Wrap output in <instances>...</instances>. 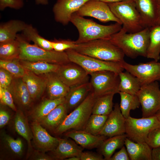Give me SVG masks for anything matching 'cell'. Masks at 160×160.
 <instances>
[{"mask_svg": "<svg viewBox=\"0 0 160 160\" xmlns=\"http://www.w3.org/2000/svg\"><path fill=\"white\" fill-rule=\"evenodd\" d=\"M145 28L156 25L159 5L155 0H134Z\"/></svg>", "mask_w": 160, "mask_h": 160, "instance_id": "ac0fdd59", "label": "cell"}, {"mask_svg": "<svg viewBox=\"0 0 160 160\" xmlns=\"http://www.w3.org/2000/svg\"><path fill=\"white\" fill-rule=\"evenodd\" d=\"M24 5V0H0V10L1 11L7 7L19 9L23 8Z\"/></svg>", "mask_w": 160, "mask_h": 160, "instance_id": "7bdbcfd3", "label": "cell"}, {"mask_svg": "<svg viewBox=\"0 0 160 160\" xmlns=\"http://www.w3.org/2000/svg\"><path fill=\"white\" fill-rule=\"evenodd\" d=\"M70 22L79 32L78 38L75 41L77 44L96 39L109 40L113 34L122 28L121 25L117 23L108 25H102L91 19L85 18L76 12L72 15Z\"/></svg>", "mask_w": 160, "mask_h": 160, "instance_id": "7a4b0ae2", "label": "cell"}, {"mask_svg": "<svg viewBox=\"0 0 160 160\" xmlns=\"http://www.w3.org/2000/svg\"><path fill=\"white\" fill-rule=\"evenodd\" d=\"M80 160H103V156L100 153L92 151L82 152L80 156Z\"/></svg>", "mask_w": 160, "mask_h": 160, "instance_id": "bcb514c9", "label": "cell"}, {"mask_svg": "<svg viewBox=\"0 0 160 160\" xmlns=\"http://www.w3.org/2000/svg\"><path fill=\"white\" fill-rule=\"evenodd\" d=\"M65 135L73 139L84 148H98L107 137L100 135H94L84 130H72L66 132Z\"/></svg>", "mask_w": 160, "mask_h": 160, "instance_id": "e0dca14e", "label": "cell"}, {"mask_svg": "<svg viewBox=\"0 0 160 160\" xmlns=\"http://www.w3.org/2000/svg\"><path fill=\"white\" fill-rule=\"evenodd\" d=\"M73 49L103 60L117 62L124 60L125 55L122 51L109 40L96 39L77 44Z\"/></svg>", "mask_w": 160, "mask_h": 160, "instance_id": "277c9868", "label": "cell"}, {"mask_svg": "<svg viewBox=\"0 0 160 160\" xmlns=\"http://www.w3.org/2000/svg\"><path fill=\"white\" fill-rule=\"evenodd\" d=\"M145 142L152 149L160 147V127L154 129L148 134Z\"/></svg>", "mask_w": 160, "mask_h": 160, "instance_id": "b9f144b4", "label": "cell"}, {"mask_svg": "<svg viewBox=\"0 0 160 160\" xmlns=\"http://www.w3.org/2000/svg\"></svg>", "mask_w": 160, "mask_h": 160, "instance_id": "6f0895ef", "label": "cell"}, {"mask_svg": "<svg viewBox=\"0 0 160 160\" xmlns=\"http://www.w3.org/2000/svg\"><path fill=\"white\" fill-rule=\"evenodd\" d=\"M160 25V5H159L158 10L157 18L156 25Z\"/></svg>", "mask_w": 160, "mask_h": 160, "instance_id": "f5cc1de1", "label": "cell"}, {"mask_svg": "<svg viewBox=\"0 0 160 160\" xmlns=\"http://www.w3.org/2000/svg\"><path fill=\"white\" fill-rule=\"evenodd\" d=\"M96 98L91 91L84 100L67 115L61 124L54 131V132L61 134L69 130H84L92 114Z\"/></svg>", "mask_w": 160, "mask_h": 160, "instance_id": "5b68a950", "label": "cell"}, {"mask_svg": "<svg viewBox=\"0 0 160 160\" xmlns=\"http://www.w3.org/2000/svg\"><path fill=\"white\" fill-rule=\"evenodd\" d=\"M36 4L37 5H46L49 4L48 0H35Z\"/></svg>", "mask_w": 160, "mask_h": 160, "instance_id": "f907efd6", "label": "cell"}, {"mask_svg": "<svg viewBox=\"0 0 160 160\" xmlns=\"http://www.w3.org/2000/svg\"><path fill=\"white\" fill-rule=\"evenodd\" d=\"M152 160H160V147L152 148Z\"/></svg>", "mask_w": 160, "mask_h": 160, "instance_id": "681fc988", "label": "cell"}, {"mask_svg": "<svg viewBox=\"0 0 160 160\" xmlns=\"http://www.w3.org/2000/svg\"><path fill=\"white\" fill-rule=\"evenodd\" d=\"M67 113L64 103L60 104L39 123L43 127L54 131L62 123L67 116Z\"/></svg>", "mask_w": 160, "mask_h": 160, "instance_id": "484cf974", "label": "cell"}, {"mask_svg": "<svg viewBox=\"0 0 160 160\" xmlns=\"http://www.w3.org/2000/svg\"><path fill=\"white\" fill-rule=\"evenodd\" d=\"M0 101L1 105L7 106L15 112L17 111L12 96L7 88L0 87Z\"/></svg>", "mask_w": 160, "mask_h": 160, "instance_id": "60d3db41", "label": "cell"}, {"mask_svg": "<svg viewBox=\"0 0 160 160\" xmlns=\"http://www.w3.org/2000/svg\"><path fill=\"white\" fill-rule=\"evenodd\" d=\"M89 75L91 91L96 98L108 94L119 93V73L104 71L92 73Z\"/></svg>", "mask_w": 160, "mask_h": 160, "instance_id": "9c48e42d", "label": "cell"}, {"mask_svg": "<svg viewBox=\"0 0 160 160\" xmlns=\"http://www.w3.org/2000/svg\"><path fill=\"white\" fill-rule=\"evenodd\" d=\"M119 93L120 97V109L122 115L126 119L130 116V111L139 108L140 104L136 95L122 92Z\"/></svg>", "mask_w": 160, "mask_h": 160, "instance_id": "d590c367", "label": "cell"}, {"mask_svg": "<svg viewBox=\"0 0 160 160\" xmlns=\"http://www.w3.org/2000/svg\"><path fill=\"white\" fill-rule=\"evenodd\" d=\"M155 115L156 117L158 119L160 122V108L156 113Z\"/></svg>", "mask_w": 160, "mask_h": 160, "instance_id": "11a10c76", "label": "cell"}, {"mask_svg": "<svg viewBox=\"0 0 160 160\" xmlns=\"http://www.w3.org/2000/svg\"><path fill=\"white\" fill-rule=\"evenodd\" d=\"M149 43L146 57L158 61L160 59V25L149 28Z\"/></svg>", "mask_w": 160, "mask_h": 160, "instance_id": "1f68e13d", "label": "cell"}, {"mask_svg": "<svg viewBox=\"0 0 160 160\" xmlns=\"http://www.w3.org/2000/svg\"><path fill=\"white\" fill-rule=\"evenodd\" d=\"M20 62L25 70L39 75L56 72L60 65L44 61H31L20 59Z\"/></svg>", "mask_w": 160, "mask_h": 160, "instance_id": "f546056e", "label": "cell"}, {"mask_svg": "<svg viewBox=\"0 0 160 160\" xmlns=\"http://www.w3.org/2000/svg\"><path fill=\"white\" fill-rule=\"evenodd\" d=\"M65 160H80V158L79 156H74L68 158Z\"/></svg>", "mask_w": 160, "mask_h": 160, "instance_id": "db71d44e", "label": "cell"}, {"mask_svg": "<svg viewBox=\"0 0 160 160\" xmlns=\"http://www.w3.org/2000/svg\"><path fill=\"white\" fill-rule=\"evenodd\" d=\"M65 52L70 61L81 66L89 75L92 73L104 71L119 73L124 70L120 62L101 60L81 54L72 49Z\"/></svg>", "mask_w": 160, "mask_h": 160, "instance_id": "52a82bcc", "label": "cell"}, {"mask_svg": "<svg viewBox=\"0 0 160 160\" xmlns=\"http://www.w3.org/2000/svg\"><path fill=\"white\" fill-rule=\"evenodd\" d=\"M45 153L38 150L35 151L32 154L30 159L34 160H52L54 159L52 156L46 154Z\"/></svg>", "mask_w": 160, "mask_h": 160, "instance_id": "c3c4849f", "label": "cell"}, {"mask_svg": "<svg viewBox=\"0 0 160 160\" xmlns=\"http://www.w3.org/2000/svg\"><path fill=\"white\" fill-rule=\"evenodd\" d=\"M160 127V122L153 116L136 118L129 116L126 119L125 134L127 137L136 142H145L148 134Z\"/></svg>", "mask_w": 160, "mask_h": 160, "instance_id": "ba28073f", "label": "cell"}, {"mask_svg": "<svg viewBox=\"0 0 160 160\" xmlns=\"http://www.w3.org/2000/svg\"><path fill=\"white\" fill-rule=\"evenodd\" d=\"M27 24L18 20H12L0 24V43L15 40L17 33L22 32Z\"/></svg>", "mask_w": 160, "mask_h": 160, "instance_id": "d4e9b609", "label": "cell"}, {"mask_svg": "<svg viewBox=\"0 0 160 160\" xmlns=\"http://www.w3.org/2000/svg\"><path fill=\"white\" fill-rule=\"evenodd\" d=\"M22 32V35L28 41H32L34 44L44 49L53 50L51 41L47 40L40 36L37 29L32 25L27 24Z\"/></svg>", "mask_w": 160, "mask_h": 160, "instance_id": "d6a6232c", "label": "cell"}, {"mask_svg": "<svg viewBox=\"0 0 160 160\" xmlns=\"http://www.w3.org/2000/svg\"><path fill=\"white\" fill-rule=\"evenodd\" d=\"M20 49L19 42L16 39L0 43V59H19Z\"/></svg>", "mask_w": 160, "mask_h": 160, "instance_id": "8d00e7d4", "label": "cell"}, {"mask_svg": "<svg viewBox=\"0 0 160 160\" xmlns=\"http://www.w3.org/2000/svg\"><path fill=\"white\" fill-rule=\"evenodd\" d=\"M127 137L125 133L105 140L98 148L99 153L103 156L104 160H110L115 151L124 146Z\"/></svg>", "mask_w": 160, "mask_h": 160, "instance_id": "4316f807", "label": "cell"}, {"mask_svg": "<svg viewBox=\"0 0 160 160\" xmlns=\"http://www.w3.org/2000/svg\"><path fill=\"white\" fill-rule=\"evenodd\" d=\"M65 97L43 100L31 111L30 117L33 121L39 122L57 105L64 103Z\"/></svg>", "mask_w": 160, "mask_h": 160, "instance_id": "83f0119b", "label": "cell"}, {"mask_svg": "<svg viewBox=\"0 0 160 160\" xmlns=\"http://www.w3.org/2000/svg\"><path fill=\"white\" fill-rule=\"evenodd\" d=\"M130 160L126 148L123 146L121 149L112 156L110 160Z\"/></svg>", "mask_w": 160, "mask_h": 160, "instance_id": "7dc6e473", "label": "cell"}, {"mask_svg": "<svg viewBox=\"0 0 160 160\" xmlns=\"http://www.w3.org/2000/svg\"><path fill=\"white\" fill-rule=\"evenodd\" d=\"M159 5H160V0H155Z\"/></svg>", "mask_w": 160, "mask_h": 160, "instance_id": "9f6ffc18", "label": "cell"}, {"mask_svg": "<svg viewBox=\"0 0 160 160\" xmlns=\"http://www.w3.org/2000/svg\"><path fill=\"white\" fill-rule=\"evenodd\" d=\"M7 89L11 92L14 102L17 105L25 109L30 106L33 100L22 78H14Z\"/></svg>", "mask_w": 160, "mask_h": 160, "instance_id": "d6986e66", "label": "cell"}, {"mask_svg": "<svg viewBox=\"0 0 160 160\" xmlns=\"http://www.w3.org/2000/svg\"><path fill=\"white\" fill-rule=\"evenodd\" d=\"M53 49L58 52H63L70 49H74L77 44L75 41L67 39H57L51 40Z\"/></svg>", "mask_w": 160, "mask_h": 160, "instance_id": "ab89813d", "label": "cell"}, {"mask_svg": "<svg viewBox=\"0 0 160 160\" xmlns=\"http://www.w3.org/2000/svg\"><path fill=\"white\" fill-rule=\"evenodd\" d=\"M89 0H57L52 8L55 21L63 25L70 22L72 15Z\"/></svg>", "mask_w": 160, "mask_h": 160, "instance_id": "5bb4252c", "label": "cell"}, {"mask_svg": "<svg viewBox=\"0 0 160 160\" xmlns=\"http://www.w3.org/2000/svg\"><path fill=\"white\" fill-rule=\"evenodd\" d=\"M125 121L126 119L121 112L119 105L116 103L99 135L108 138L125 134Z\"/></svg>", "mask_w": 160, "mask_h": 160, "instance_id": "9a60e30c", "label": "cell"}, {"mask_svg": "<svg viewBox=\"0 0 160 160\" xmlns=\"http://www.w3.org/2000/svg\"><path fill=\"white\" fill-rule=\"evenodd\" d=\"M124 145L130 160H152V148L145 142H135L127 137Z\"/></svg>", "mask_w": 160, "mask_h": 160, "instance_id": "cb8c5ba5", "label": "cell"}, {"mask_svg": "<svg viewBox=\"0 0 160 160\" xmlns=\"http://www.w3.org/2000/svg\"><path fill=\"white\" fill-rule=\"evenodd\" d=\"M1 141L7 150L14 156L20 157L23 152V142L20 138L14 139L4 131L0 133Z\"/></svg>", "mask_w": 160, "mask_h": 160, "instance_id": "836d02e7", "label": "cell"}, {"mask_svg": "<svg viewBox=\"0 0 160 160\" xmlns=\"http://www.w3.org/2000/svg\"><path fill=\"white\" fill-rule=\"evenodd\" d=\"M108 116L92 114L84 130L93 135H99L105 124Z\"/></svg>", "mask_w": 160, "mask_h": 160, "instance_id": "74e56055", "label": "cell"}, {"mask_svg": "<svg viewBox=\"0 0 160 160\" xmlns=\"http://www.w3.org/2000/svg\"><path fill=\"white\" fill-rule=\"evenodd\" d=\"M83 149L73 140L58 138V145L51 151V156L56 160H65L74 156L80 157Z\"/></svg>", "mask_w": 160, "mask_h": 160, "instance_id": "ffe728a7", "label": "cell"}, {"mask_svg": "<svg viewBox=\"0 0 160 160\" xmlns=\"http://www.w3.org/2000/svg\"><path fill=\"white\" fill-rule=\"evenodd\" d=\"M14 78L13 75L5 69L0 68V87L7 88Z\"/></svg>", "mask_w": 160, "mask_h": 160, "instance_id": "ee69618b", "label": "cell"}, {"mask_svg": "<svg viewBox=\"0 0 160 160\" xmlns=\"http://www.w3.org/2000/svg\"><path fill=\"white\" fill-rule=\"evenodd\" d=\"M44 75L47 79L46 89L49 98L56 99L65 97L70 88L61 81L55 72Z\"/></svg>", "mask_w": 160, "mask_h": 160, "instance_id": "603a6c76", "label": "cell"}, {"mask_svg": "<svg viewBox=\"0 0 160 160\" xmlns=\"http://www.w3.org/2000/svg\"><path fill=\"white\" fill-rule=\"evenodd\" d=\"M22 78L33 100L39 98L46 89L47 81L45 76H41L25 70Z\"/></svg>", "mask_w": 160, "mask_h": 160, "instance_id": "7402d4cb", "label": "cell"}, {"mask_svg": "<svg viewBox=\"0 0 160 160\" xmlns=\"http://www.w3.org/2000/svg\"><path fill=\"white\" fill-rule=\"evenodd\" d=\"M14 124L16 132L27 142L28 150L30 152L31 150V140L33 139V134L27 118L20 109L17 110L16 112Z\"/></svg>", "mask_w": 160, "mask_h": 160, "instance_id": "f1b7e54d", "label": "cell"}, {"mask_svg": "<svg viewBox=\"0 0 160 160\" xmlns=\"http://www.w3.org/2000/svg\"><path fill=\"white\" fill-rule=\"evenodd\" d=\"M114 93L104 95L97 98L92 114L108 116L113 110Z\"/></svg>", "mask_w": 160, "mask_h": 160, "instance_id": "e575fe53", "label": "cell"}, {"mask_svg": "<svg viewBox=\"0 0 160 160\" xmlns=\"http://www.w3.org/2000/svg\"><path fill=\"white\" fill-rule=\"evenodd\" d=\"M90 82L70 88L65 97L64 104L68 111L71 112L79 106L91 91Z\"/></svg>", "mask_w": 160, "mask_h": 160, "instance_id": "44dd1931", "label": "cell"}, {"mask_svg": "<svg viewBox=\"0 0 160 160\" xmlns=\"http://www.w3.org/2000/svg\"><path fill=\"white\" fill-rule=\"evenodd\" d=\"M107 4L117 2L122 0H96Z\"/></svg>", "mask_w": 160, "mask_h": 160, "instance_id": "816d5d0a", "label": "cell"}, {"mask_svg": "<svg viewBox=\"0 0 160 160\" xmlns=\"http://www.w3.org/2000/svg\"><path fill=\"white\" fill-rule=\"evenodd\" d=\"M119 76L120 80L119 92L136 95L142 87L138 79L127 71L120 72Z\"/></svg>", "mask_w": 160, "mask_h": 160, "instance_id": "4dcf8cb0", "label": "cell"}, {"mask_svg": "<svg viewBox=\"0 0 160 160\" xmlns=\"http://www.w3.org/2000/svg\"><path fill=\"white\" fill-rule=\"evenodd\" d=\"M107 4L128 33L137 32L145 28L136 8L134 0H122Z\"/></svg>", "mask_w": 160, "mask_h": 160, "instance_id": "8992f818", "label": "cell"}, {"mask_svg": "<svg viewBox=\"0 0 160 160\" xmlns=\"http://www.w3.org/2000/svg\"><path fill=\"white\" fill-rule=\"evenodd\" d=\"M1 104L0 108V128H2L7 125L11 119L9 112Z\"/></svg>", "mask_w": 160, "mask_h": 160, "instance_id": "f6af8a7d", "label": "cell"}, {"mask_svg": "<svg viewBox=\"0 0 160 160\" xmlns=\"http://www.w3.org/2000/svg\"><path fill=\"white\" fill-rule=\"evenodd\" d=\"M55 73L70 88L89 82V75L81 66L71 62L60 65Z\"/></svg>", "mask_w": 160, "mask_h": 160, "instance_id": "4fadbf2b", "label": "cell"}, {"mask_svg": "<svg viewBox=\"0 0 160 160\" xmlns=\"http://www.w3.org/2000/svg\"><path fill=\"white\" fill-rule=\"evenodd\" d=\"M120 63L124 70L138 79L142 86L160 81V62L154 60L134 65L124 60Z\"/></svg>", "mask_w": 160, "mask_h": 160, "instance_id": "8fae6325", "label": "cell"}, {"mask_svg": "<svg viewBox=\"0 0 160 160\" xmlns=\"http://www.w3.org/2000/svg\"><path fill=\"white\" fill-rule=\"evenodd\" d=\"M31 128L33 142L38 150L44 152L51 151L57 146L58 138L51 136L39 122L33 121Z\"/></svg>", "mask_w": 160, "mask_h": 160, "instance_id": "2e32d148", "label": "cell"}, {"mask_svg": "<svg viewBox=\"0 0 160 160\" xmlns=\"http://www.w3.org/2000/svg\"><path fill=\"white\" fill-rule=\"evenodd\" d=\"M0 68L7 70L15 78H22L25 72V70L20 64L19 59H0Z\"/></svg>", "mask_w": 160, "mask_h": 160, "instance_id": "f35d334b", "label": "cell"}, {"mask_svg": "<svg viewBox=\"0 0 160 160\" xmlns=\"http://www.w3.org/2000/svg\"><path fill=\"white\" fill-rule=\"evenodd\" d=\"M82 17H90L105 23L113 21L121 25V21L113 14L108 4L96 0H89L76 12Z\"/></svg>", "mask_w": 160, "mask_h": 160, "instance_id": "7c38bea8", "label": "cell"}, {"mask_svg": "<svg viewBox=\"0 0 160 160\" xmlns=\"http://www.w3.org/2000/svg\"><path fill=\"white\" fill-rule=\"evenodd\" d=\"M16 39L20 45V60L31 61H44L59 65L71 62L65 51L58 52L54 50H47L34 44H31L22 34H17Z\"/></svg>", "mask_w": 160, "mask_h": 160, "instance_id": "3957f363", "label": "cell"}, {"mask_svg": "<svg viewBox=\"0 0 160 160\" xmlns=\"http://www.w3.org/2000/svg\"><path fill=\"white\" fill-rule=\"evenodd\" d=\"M149 28L146 27L137 32L129 33L122 27L120 31L111 36L109 40L129 58L146 57L149 43Z\"/></svg>", "mask_w": 160, "mask_h": 160, "instance_id": "6da1fadb", "label": "cell"}, {"mask_svg": "<svg viewBox=\"0 0 160 160\" xmlns=\"http://www.w3.org/2000/svg\"><path fill=\"white\" fill-rule=\"evenodd\" d=\"M136 95L141 106L143 117L155 115L160 108V89L158 81L142 86Z\"/></svg>", "mask_w": 160, "mask_h": 160, "instance_id": "30bf717a", "label": "cell"}]
</instances>
